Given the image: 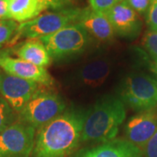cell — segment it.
Returning a JSON list of instances; mask_svg holds the SVG:
<instances>
[{
	"instance_id": "484cf974",
	"label": "cell",
	"mask_w": 157,
	"mask_h": 157,
	"mask_svg": "<svg viewBox=\"0 0 157 157\" xmlns=\"http://www.w3.org/2000/svg\"><path fill=\"white\" fill-rule=\"evenodd\" d=\"M150 70L151 72L157 77V61L152 62L150 64Z\"/></svg>"
},
{
	"instance_id": "ffe728a7",
	"label": "cell",
	"mask_w": 157,
	"mask_h": 157,
	"mask_svg": "<svg viewBox=\"0 0 157 157\" xmlns=\"http://www.w3.org/2000/svg\"><path fill=\"white\" fill-rule=\"evenodd\" d=\"M122 1L123 0H89V7L94 11L107 12Z\"/></svg>"
},
{
	"instance_id": "603a6c76",
	"label": "cell",
	"mask_w": 157,
	"mask_h": 157,
	"mask_svg": "<svg viewBox=\"0 0 157 157\" xmlns=\"http://www.w3.org/2000/svg\"><path fill=\"white\" fill-rule=\"evenodd\" d=\"M143 155L145 157H157V132L144 147Z\"/></svg>"
},
{
	"instance_id": "cb8c5ba5",
	"label": "cell",
	"mask_w": 157,
	"mask_h": 157,
	"mask_svg": "<svg viewBox=\"0 0 157 157\" xmlns=\"http://www.w3.org/2000/svg\"><path fill=\"white\" fill-rule=\"evenodd\" d=\"M40 1L48 6L49 9L58 11V10L68 8L71 0H40Z\"/></svg>"
},
{
	"instance_id": "7c38bea8",
	"label": "cell",
	"mask_w": 157,
	"mask_h": 157,
	"mask_svg": "<svg viewBox=\"0 0 157 157\" xmlns=\"http://www.w3.org/2000/svg\"><path fill=\"white\" fill-rule=\"evenodd\" d=\"M110 59L100 58L86 63L76 72V84L86 88H97L104 84L112 73Z\"/></svg>"
},
{
	"instance_id": "52a82bcc",
	"label": "cell",
	"mask_w": 157,
	"mask_h": 157,
	"mask_svg": "<svg viewBox=\"0 0 157 157\" xmlns=\"http://www.w3.org/2000/svg\"><path fill=\"white\" fill-rule=\"evenodd\" d=\"M36 129L19 121L0 133V157L33 155Z\"/></svg>"
},
{
	"instance_id": "2e32d148",
	"label": "cell",
	"mask_w": 157,
	"mask_h": 157,
	"mask_svg": "<svg viewBox=\"0 0 157 157\" xmlns=\"http://www.w3.org/2000/svg\"><path fill=\"white\" fill-rule=\"evenodd\" d=\"M15 54L18 59L45 68L52 60L40 39H28L15 50Z\"/></svg>"
},
{
	"instance_id": "7402d4cb",
	"label": "cell",
	"mask_w": 157,
	"mask_h": 157,
	"mask_svg": "<svg viewBox=\"0 0 157 157\" xmlns=\"http://www.w3.org/2000/svg\"><path fill=\"white\" fill-rule=\"evenodd\" d=\"M125 1L137 13L147 16L150 5V0H125Z\"/></svg>"
},
{
	"instance_id": "30bf717a",
	"label": "cell",
	"mask_w": 157,
	"mask_h": 157,
	"mask_svg": "<svg viewBox=\"0 0 157 157\" xmlns=\"http://www.w3.org/2000/svg\"><path fill=\"white\" fill-rule=\"evenodd\" d=\"M157 132V109L140 112L131 117L125 126L127 140L143 151L148 140Z\"/></svg>"
},
{
	"instance_id": "83f0119b",
	"label": "cell",
	"mask_w": 157,
	"mask_h": 157,
	"mask_svg": "<svg viewBox=\"0 0 157 157\" xmlns=\"http://www.w3.org/2000/svg\"><path fill=\"white\" fill-rule=\"evenodd\" d=\"M0 71H1V69H0Z\"/></svg>"
},
{
	"instance_id": "ba28073f",
	"label": "cell",
	"mask_w": 157,
	"mask_h": 157,
	"mask_svg": "<svg viewBox=\"0 0 157 157\" xmlns=\"http://www.w3.org/2000/svg\"><path fill=\"white\" fill-rule=\"evenodd\" d=\"M40 90V84L0 71V95L17 114Z\"/></svg>"
},
{
	"instance_id": "d6986e66",
	"label": "cell",
	"mask_w": 157,
	"mask_h": 157,
	"mask_svg": "<svg viewBox=\"0 0 157 157\" xmlns=\"http://www.w3.org/2000/svg\"><path fill=\"white\" fill-rule=\"evenodd\" d=\"M142 44L154 61H157V31L148 29L143 37Z\"/></svg>"
},
{
	"instance_id": "4fadbf2b",
	"label": "cell",
	"mask_w": 157,
	"mask_h": 157,
	"mask_svg": "<svg viewBox=\"0 0 157 157\" xmlns=\"http://www.w3.org/2000/svg\"><path fill=\"white\" fill-rule=\"evenodd\" d=\"M75 24L102 42L111 40L115 34L106 12L94 11L90 7L80 10Z\"/></svg>"
},
{
	"instance_id": "ac0fdd59",
	"label": "cell",
	"mask_w": 157,
	"mask_h": 157,
	"mask_svg": "<svg viewBox=\"0 0 157 157\" xmlns=\"http://www.w3.org/2000/svg\"><path fill=\"white\" fill-rule=\"evenodd\" d=\"M18 25L11 19L0 20V48L12 40Z\"/></svg>"
},
{
	"instance_id": "5bb4252c",
	"label": "cell",
	"mask_w": 157,
	"mask_h": 157,
	"mask_svg": "<svg viewBox=\"0 0 157 157\" xmlns=\"http://www.w3.org/2000/svg\"><path fill=\"white\" fill-rule=\"evenodd\" d=\"M143 151L127 139H113L82 152L78 157H143Z\"/></svg>"
},
{
	"instance_id": "7a4b0ae2",
	"label": "cell",
	"mask_w": 157,
	"mask_h": 157,
	"mask_svg": "<svg viewBox=\"0 0 157 157\" xmlns=\"http://www.w3.org/2000/svg\"><path fill=\"white\" fill-rule=\"evenodd\" d=\"M126 119V106L120 98L102 97L85 114L81 142L103 143L116 138Z\"/></svg>"
},
{
	"instance_id": "9c48e42d",
	"label": "cell",
	"mask_w": 157,
	"mask_h": 157,
	"mask_svg": "<svg viewBox=\"0 0 157 157\" xmlns=\"http://www.w3.org/2000/svg\"><path fill=\"white\" fill-rule=\"evenodd\" d=\"M0 69L8 74L44 86H51L53 82L50 73L45 67L18 58H12L5 52H0Z\"/></svg>"
},
{
	"instance_id": "5b68a950",
	"label": "cell",
	"mask_w": 157,
	"mask_h": 157,
	"mask_svg": "<svg viewBox=\"0 0 157 157\" xmlns=\"http://www.w3.org/2000/svg\"><path fill=\"white\" fill-rule=\"evenodd\" d=\"M39 39L52 59L60 60L83 52L89 42V34L78 24H71Z\"/></svg>"
},
{
	"instance_id": "9a60e30c",
	"label": "cell",
	"mask_w": 157,
	"mask_h": 157,
	"mask_svg": "<svg viewBox=\"0 0 157 157\" xmlns=\"http://www.w3.org/2000/svg\"><path fill=\"white\" fill-rule=\"evenodd\" d=\"M49 7L40 0H9V17L15 22H27Z\"/></svg>"
},
{
	"instance_id": "d4e9b609",
	"label": "cell",
	"mask_w": 157,
	"mask_h": 157,
	"mask_svg": "<svg viewBox=\"0 0 157 157\" xmlns=\"http://www.w3.org/2000/svg\"><path fill=\"white\" fill-rule=\"evenodd\" d=\"M4 19H10L9 0H0V20Z\"/></svg>"
},
{
	"instance_id": "8fae6325",
	"label": "cell",
	"mask_w": 157,
	"mask_h": 157,
	"mask_svg": "<svg viewBox=\"0 0 157 157\" xmlns=\"http://www.w3.org/2000/svg\"><path fill=\"white\" fill-rule=\"evenodd\" d=\"M114 33L127 39H135L141 31L142 23L138 13L123 0L106 12Z\"/></svg>"
},
{
	"instance_id": "4316f807",
	"label": "cell",
	"mask_w": 157,
	"mask_h": 157,
	"mask_svg": "<svg viewBox=\"0 0 157 157\" xmlns=\"http://www.w3.org/2000/svg\"><path fill=\"white\" fill-rule=\"evenodd\" d=\"M155 82H156V85H157V80H155Z\"/></svg>"
},
{
	"instance_id": "8992f818",
	"label": "cell",
	"mask_w": 157,
	"mask_h": 157,
	"mask_svg": "<svg viewBox=\"0 0 157 157\" xmlns=\"http://www.w3.org/2000/svg\"><path fill=\"white\" fill-rule=\"evenodd\" d=\"M120 95L125 105L139 113L155 109L157 107L155 79L141 73L130 74L121 85Z\"/></svg>"
},
{
	"instance_id": "3957f363",
	"label": "cell",
	"mask_w": 157,
	"mask_h": 157,
	"mask_svg": "<svg viewBox=\"0 0 157 157\" xmlns=\"http://www.w3.org/2000/svg\"><path fill=\"white\" fill-rule=\"evenodd\" d=\"M80 9L65 8L61 10L46 12L27 22L18 25L14 35L13 42L19 39H39L55 33L63 27L75 24Z\"/></svg>"
},
{
	"instance_id": "44dd1931",
	"label": "cell",
	"mask_w": 157,
	"mask_h": 157,
	"mask_svg": "<svg viewBox=\"0 0 157 157\" xmlns=\"http://www.w3.org/2000/svg\"><path fill=\"white\" fill-rule=\"evenodd\" d=\"M146 20L150 30L157 31V0H150Z\"/></svg>"
},
{
	"instance_id": "e0dca14e",
	"label": "cell",
	"mask_w": 157,
	"mask_h": 157,
	"mask_svg": "<svg viewBox=\"0 0 157 157\" xmlns=\"http://www.w3.org/2000/svg\"><path fill=\"white\" fill-rule=\"evenodd\" d=\"M18 121V114L0 95V133Z\"/></svg>"
},
{
	"instance_id": "277c9868",
	"label": "cell",
	"mask_w": 157,
	"mask_h": 157,
	"mask_svg": "<svg viewBox=\"0 0 157 157\" xmlns=\"http://www.w3.org/2000/svg\"><path fill=\"white\" fill-rule=\"evenodd\" d=\"M66 110V103L60 96L39 90L18 113V121L39 129L61 115Z\"/></svg>"
},
{
	"instance_id": "6da1fadb",
	"label": "cell",
	"mask_w": 157,
	"mask_h": 157,
	"mask_svg": "<svg viewBox=\"0 0 157 157\" xmlns=\"http://www.w3.org/2000/svg\"><path fill=\"white\" fill-rule=\"evenodd\" d=\"M86 111L66 110L59 117L38 129L33 157H66L81 142Z\"/></svg>"
}]
</instances>
